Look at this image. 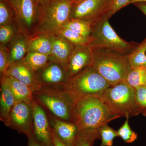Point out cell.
<instances>
[{"mask_svg":"<svg viewBox=\"0 0 146 146\" xmlns=\"http://www.w3.org/2000/svg\"><path fill=\"white\" fill-rule=\"evenodd\" d=\"M99 96H88L75 103L72 122L75 124L79 131L99 129L121 117L112 112Z\"/></svg>","mask_w":146,"mask_h":146,"instance_id":"cell-1","label":"cell"},{"mask_svg":"<svg viewBox=\"0 0 146 146\" xmlns=\"http://www.w3.org/2000/svg\"><path fill=\"white\" fill-rule=\"evenodd\" d=\"M92 49L93 58L89 67L98 72L111 86L126 81L131 69L128 55L110 50Z\"/></svg>","mask_w":146,"mask_h":146,"instance_id":"cell-2","label":"cell"},{"mask_svg":"<svg viewBox=\"0 0 146 146\" xmlns=\"http://www.w3.org/2000/svg\"><path fill=\"white\" fill-rule=\"evenodd\" d=\"M73 0H46L38 9L36 30L38 34H56L71 20Z\"/></svg>","mask_w":146,"mask_h":146,"instance_id":"cell-3","label":"cell"},{"mask_svg":"<svg viewBox=\"0 0 146 146\" xmlns=\"http://www.w3.org/2000/svg\"><path fill=\"white\" fill-rule=\"evenodd\" d=\"M110 86L98 72L88 67L69 78L63 88L75 103L88 96H100Z\"/></svg>","mask_w":146,"mask_h":146,"instance_id":"cell-4","label":"cell"},{"mask_svg":"<svg viewBox=\"0 0 146 146\" xmlns=\"http://www.w3.org/2000/svg\"><path fill=\"white\" fill-rule=\"evenodd\" d=\"M99 96L112 112L121 117L140 114L136 90L125 81L110 86Z\"/></svg>","mask_w":146,"mask_h":146,"instance_id":"cell-5","label":"cell"},{"mask_svg":"<svg viewBox=\"0 0 146 146\" xmlns=\"http://www.w3.org/2000/svg\"><path fill=\"white\" fill-rule=\"evenodd\" d=\"M33 95L35 99L47 113L59 119L72 122L74 103L63 87L42 86Z\"/></svg>","mask_w":146,"mask_h":146,"instance_id":"cell-6","label":"cell"},{"mask_svg":"<svg viewBox=\"0 0 146 146\" xmlns=\"http://www.w3.org/2000/svg\"><path fill=\"white\" fill-rule=\"evenodd\" d=\"M106 16L92 27L89 46L92 49H102L129 55L138 46L135 43L127 42L114 31Z\"/></svg>","mask_w":146,"mask_h":146,"instance_id":"cell-7","label":"cell"},{"mask_svg":"<svg viewBox=\"0 0 146 146\" xmlns=\"http://www.w3.org/2000/svg\"><path fill=\"white\" fill-rule=\"evenodd\" d=\"M111 3L112 0H82L74 3L71 20H82L93 26L105 17H109Z\"/></svg>","mask_w":146,"mask_h":146,"instance_id":"cell-8","label":"cell"},{"mask_svg":"<svg viewBox=\"0 0 146 146\" xmlns=\"http://www.w3.org/2000/svg\"><path fill=\"white\" fill-rule=\"evenodd\" d=\"M5 124L19 133H23L28 138L33 136V113L31 104L16 101Z\"/></svg>","mask_w":146,"mask_h":146,"instance_id":"cell-9","label":"cell"},{"mask_svg":"<svg viewBox=\"0 0 146 146\" xmlns=\"http://www.w3.org/2000/svg\"><path fill=\"white\" fill-rule=\"evenodd\" d=\"M31 105L33 113V136L43 146H54L47 112L35 99Z\"/></svg>","mask_w":146,"mask_h":146,"instance_id":"cell-10","label":"cell"},{"mask_svg":"<svg viewBox=\"0 0 146 146\" xmlns=\"http://www.w3.org/2000/svg\"><path fill=\"white\" fill-rule=\"evenodd\" d=\"M36 73L42 86L63 87L69 78L63 67L53 60Z\"/></svg>","mask_w":146,"mask_h":146,"instance_id":"cell-11","label":"cell"},{"mask_svg":"<svg viewBox=\"0 0 146 146\" xmlns=\"http://www.w3.org/2000/svg\"><path fill=\"white\" fill-rule=\"evenodd\" d=\"M5 74L29 86L33 93L42 88L36 73L29 68L23 59L11 63Z\"/></svg>","mask_w":146,"mask_h":146,"instance_id":"cell-12","label":"cell"},{"mask_svg":"<svg viewBox=\"0 0 146 146\" xmlns=\"http://www.w3.org/2000/svg\"><path fill=\"white\" fill-rule=\"evenodd\" d=\"M93 51L88 45L75 46L68 60L69 78L89 67L92 62Z\"/></svg>","mask_w":146,"mask_h":146,"instance_id":"cell-13","label":"cell"},{"mask_svg":"<svg viewBox=\"0 0 146 146\" xmlns=\"http://www.w3.org/2000/svg\"><path fill=\"white\" fill-rule=\"evenodd\" d=\"M11 5L23 27L28 29L32 27L38 13L34 0H10Z\"/></svg>","mask_w":146,"mask_h":146,"instance_id":"cell-14","label":"cell"},{"mask_svg":"<svg viewBox=\"0 0 146 146\" xmlns=\"http://www.w3.org/2000/svg\"><path fill=\"white\" fill-rule=\"evenodd\" d=\"M47 114L51 127L60 141L68 146H74L79 131L75 124L59 119Z\"/></svg>","mask_w":146,"mask_h":146,"instance_id":"cell-15","label":"cell"},{"mask_svg":"<svg viewBox=\"0 0 146 146\" xmlns=\"http://www.w3.org/2000/svg\"><path fill=\"white\" fill-rule=\"evenodd\" d=\"M52 44V60L63 67L68 73V60L75 45L57 34L49 35Z\"/></svg>","mask_w":146,"mask_h":146,"instance_id":"cell-16","label":"cell"},{"mask_svg":"<svg viewBox=\"0 0 146 146\" xmlns=\"http://www.w3.org/2000/svg\"><path fill=\"white\" fill-rule=\"evenodd\" d=\"M2 80L8 85L17 102H23L29 104L34 100L33 92L29 86L16 78L7 74L2 76Z\"/></svg>","mask_w":146,"mask_h":146,"instance_id":"cell-17","label":"cell"},{"mask_svg":"<svg viewBox=\"0 0 146 146\" xmlns=\"http://www.w3.org/2000/svg\"><path fill=\"white\" fill-rule=\"evenodd\" d=\"M0 91V120L5 124L16 101L9 86L2 80Z\"/></svg>","mask_w":146,"mask_h":146,"instance_id":"cell-18","label":"cell"},{"mask_svg":"<svg viewBox=\"0 0 146 146\" xmlns=\"http://www.w3.org/2000/svg\"><path fill=\"white\" fill-rule=\"evenodd\" d=\"M29 51L35 52L51 56L52 44L50 36L40 34L28 42Z\"/></svg>","mask_w":146,"mask_h":146,"instance_id":"cell-19","label":"cell"},{"mask_svg":"<svg viewBox=\"0 0 146 146\" xmlns=\"http://www.w3.org/2000/svg\"><path fill=\"white\" fill-rule=\"evenodd\" d=\"M50 58L51 56L47 55L29 51L23 60L29 68L36 72L49 63Z\"/></svg>","mask_w":146,"mask_h":146,"instance_id":"cell-20","label":"cell"},{"mask_svg":"<svg viewBox=\"0 0 146 146\" xmlns=\"http://www.w3.org/2000/svg\"><path fill=\"white\" fill-rule=\"evenodd\" d=\"M28 52V42L22 36L16 38L11 49L10 64L23 60Z\"/></svg>","mask_w":146,"mask_h":146,"instance_id":"cell-21","label":"cell"},{"mask_svg":"<svg viewBox=\"0 0 146 146\" xmlns=\"http://www.w3.org/2000/svg\"><path fill=\"white\" fill-rule=\"evenodd\" d=\"M128 58L131 68H146V38L128 55Z\"/></svg>","mask_w":146,"mask_h":146,"instance_id":"cell-22","label":"cell"},{"mask_svg":"<svg viewBox=\"0 0 146 146\" xmlns=\"http://www.w3.org/2000/svg\"><path fill=\"white\" fill-rule=\"evenodd\" d=\"M99 139V129L79 131L74 146H94L95 141Z\"/></svg>","mask_w":146,"mask_h":146,"instance_id":"cell-23","label":"cell"},{"mask_svg":"<svg viewBox=\"0 0 146 146\" xmlns=\"http://www.w3.org/2000/svg\"><path fill=\"white\" fill-rule=\"evenodd\" d=\"M126 82L136 88L146 85V68H132L127 77Z\"/></svg>","mask_w":146,"mask_h":146,"instance_id":"cell-24","label":"cell"},{"mask_svg":"<svg viewBox=\"0 0 146 146\" xmlns=\"http://www.w3.org/2000/svg\"><path fill=\"white\" fill-rule=\"evenodd\" d=\"M92 25L89 22L80 20H70L63 26L78 34L89 38L91 35Z\"/></svg>","mask_w":146,"mask_h":146,"instance_id":"cell-25","label":"cell"},{"mask_svg":"<svg viewBox=\"0 0 146 146\" xmlns=\"http://www.w3.org/2000/svg\"><path fill=\"white\" fill-rule=\"evenodd\" d=\"M56 34L65 38L75 46L89 45V38L78 34L68 29L62 28Z\"/></svg>","mask_w":146,"mask_h":146,"instance_id":"cell-26","label":"cell"},{"mask_svg":"<svg viewBox=\"0 0 146 146\" xmlns=\"http://www.w3.org/2000/svg\"><path fill=\"white\" fill-rule=\"evenodd\" d=\"M99 133L101 140L100 146H112L114 139L118 137L117 131L110 127L108 124L100 128Z\"/></svg>","mask_w":146,"mask_h":146,"instance_id":"cell-27","label":"cell"},{"mask_svg":"<svg viewBox=\"0 0 146 146\" xmlns=\"http://www.w3.org/2000/svg\"><path fill=\"white\" fill-rule=\"evenodd\" d=\"M129 118H126V120L122 125L117 131L118 137H120L126 143H132L138 138V134L131 128Z\"/></svg>","mask_w":146,"mask_h":146,"instance_id":"cell-28","label":"cell"},{"mask_svg":"<svg viewBox=\"0 0 146 146\" xmlns=\"http://www.w3.org/2000/svg\"><path fill=\"white\" fill-rule=\"evenodd\" d=\"M140 114L146 117V85L135 88Z\"/></svg>","mask_w":146,"mask_h":146,"instance_id":"cell-29","label":"cell"},{"mask_svg":"<svg viewBox=\"0 0 146 146\" xmlns=\"http://www.w3.org/2000/svg\"><path fill=\"white\" fill-rule=\"evenodd\" d=\"M14 30L9 25L2 26L0 27V42L1 45L5 44L10 41L14 35Z\"/></svg>","mask_w":146,"mask_h":146,"instance_id":"cell-30","label":"cell"},{"mask_svg":"<svg viewBox=\"0 0 146 146\" xmlns=\"http://www.w3.org/2000/svg\"><path fill=\"white\" fill-rule=\"evenodd\" d=\"M10 65L9 55L5 48L1 45L0 47V73L1 75L5 74Z\"/></svg>","mask_w":146,"mask_h":146,"instance_id":"cell-31","label":"cell"},{"mask_svg":"<svg viewBox=\"0 0 146 146\" xmlns=\"http://www.w3.org/2000/svg\"><path fill=\"white\" fill-rule=\"evenodd\" d=\"M11 14L7 6L4 3L0 2V25H8L11 20Z\"/></svg>","mask_w":146,"mask_h":146,"instance_id":"cell-32","label":"cell"},{"mask_svg":"<svg viewBox=\"0 0 146 146\" xmlns=\"http://www.w3.org/2000/svg\"><path fill=\"white\" fill-rule=\"evenodd\" d=\"M131 0H112L111 7L109 14L110 18L118 11L128 5Z\"/></svg>","mask_w":146,"mask_h":146,"instance_id":"cell-33","label":"cell"},{"mask_svg":"<svg viewBox=\"0 0 146 146\" xmlns=\"http://www.w3.org/2000/svg\"><path fill=\"white\" fill-rule=\"evenodd\" d=\"M52 136L54 146H68L62 142L52 129Z\"/></svg>","mask_w":146,"mask_h":146,"instance_id":"cell-34","label":"cell"},{"mask_svg":"<svg viewBox=\"0 0 146 146\" xmlns=\"http://www.w3.org/2000/svg\"><path fill=\"white\" fill-rule=\"evenodd\" d=\"M28 146H43L35 138L34 136L28 138Z\"/></svg>","mask_w":146,"mask_h":146,"instance_id":"cell-35","label":"cell"},{"mask_svg":"<svg viewBox=\"0 0 146 146\" xmlns=\"http://www.w3.org/2000/svg\"><path fill=\"white\" fill-rule=\"evenodd\" d=\"M134 4L146 16V3H139Z\"/></svg>","mask_w":146,"mask_h":146,"instance_id":"cell-36","label":"cell"},{"mask_svg":"<svg viewBox=\"0 0 146 146\" xmlns=\"http://www.w3.org/2000/svg\"><path fill=\"white\" fill-rule=\"evenodd\" d=\"M146 3V0H131L129 4H135L137 3Z\"/></svg>","mask_w":146,"mask_h":146,"instance_id":"cell-37","label":"cell"},{"mask_svg":"<svg viewBox=\"0 0 146 146\" xmlns=\"http://www.w3.org/2000/svg\"><path fill=\"white\" fill-rule=\"evenodd\" d=\"M34 1H35V3L40 4L44 2H45V1H46V0H34Z\"/></svg>","mask_w":146,"mask_h":146,"instance_id":"cell-38","label":"cell"},{"mask_svg":"<svg viewBox=\"0 0 146 146\" xmlns=\"http://www.w3.org/2000/svg\"><path fill=\"white\" fill-rule=\"evenodd\" d=\"M81 1H82V0H73V2L74 3H76Z\"/></svg>","mask_w":146,"mask_h":146,"instance_id":"cell-39","label":"cell"}]
</instances>
